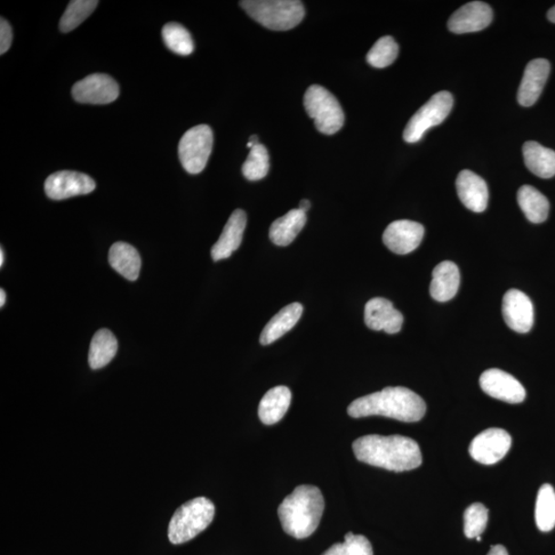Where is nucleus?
<instances>
[{"label":"nucleus","instance_id":"nucleus-23","mask_svg":"<svg viewBox=\"0 0 555 555\" xmlns=\"http://www.w3.org/2000/svg\"><path fill=\"white\" fill-rule=\"evenodd\" d=\"M307 222V215L300 209H293L273 221L270 229V239L277 246L292 244Z\"/></svg>","mask_w":555,"mask_h":555},{"label":"nucleus","instance_id":"nucleus-4","mask_svg":"<svg viewBox=\"0 0 555 555\" xmlns=\"http://www.w3.org/2000/svg\"><path fill=\"white\" fill-rule=\"evenodd\" d=\"M214 516L215 506L209 498H192L175 511L169 524V540L175 545L190 541L211 524Z\"/></svg>","mask_w":555,"mask_h":555},{"label":"nucleus","instance_id":"nucleus-7","mask_svg":"<svg viewBox=\"0 0 555 555\" xmlns=\"http://www.w3.org/2000/svg\"><path fill=\"white\" fill-rule=\"evenodd\" d=\"M454 99L447 91L432 96V98L409 119L404 132L407 143L419 142L429 128L440 125L452 111Z\"/></svg>","mask_w":555,"mask_h":555},{"label":"nucleus","instance_id":"nucleus-20","mask_svg":"<svg viewBox=\"0 0 555 555\" xmlns=\"http://www.w3.org/2000/svg\"><path fill=\"white\" fill-rule=\"evenodd\" d=\"M460 271L452 262H440L432 272L430 294L439 303L448 302L456 296L460 287Z\"/></svg>","mask_w":555,"mask_h":555},{"label":"nucleus","instance_id":"nucleus-8","mask_svg":"<svg viewBox=\"0 0 555 555\" xmlns=\"http://www.w3.org/2000/svg\"><path fill=\"white\" fill-rule=\"evenodd\" d=\"M212 147L213 133L211 127L199 125L185 132L179 147L184 170L190 174L202 172L211 158Z\"/></svg>","mask_w":555,"mask_h":555},{"label":"nucleus","instance_id":"nucleus-9","mask_svg":"<svg viewBox=\"0 0 555 555\" xmlns=\"http://www.w3.org/2000/svg\"><path fill=\"white\" fill-rule=\"evenodd\" d=\"M119 87L108 75L95 74L79 80L72 87V98L78 103L103 106L118 99Z\"/></svg>","mask_w":555,"mask_h":555},{"label":"nucleus","instance_id":"nucleus-36","mask_svg":"<svg viewBox=\"0 0 555 555\" xmlns=\"http://www.w3.org/2000/svg\"><path fill=\"white\" fill-rule=\"evenodd\" d=\"M488 555H509V551L502 545H495L490 547V550Z\"/></svg>","mask_w":555,"mask_h":555},{"label":"nucleus","instance_id":"nucleus-2","mask_svg":"<svg viewBox=\"0 0 555 555\" xmlns=\"http://www.w3.org/2000/svg\"><path fill=\"white\" fill-rule=\"evenodd\" d=\"M425 401L405 387H388L354 400L348 407L352 417L382 416L406 423L419 422L426 414Z\"/></svg>","mask_w":555,"mask_h":555},{"label":"nucleus","instance_id":"nucleus-14","mask_svg":"<svg viewBox=\"0 0 555 555\" xmlns=\"http://www.w3.org/2000/svg\"><path fill=\"white\" fill-rule=\"evenodd\" d=\"M425 229L419 222L396 221L388 225L383 235L384 244L394 253L405 255L416 251L424 238Z\"/></svg>","mask_w":555,"mask_h":555},{"label":"nucleus","instance_id":"nucleus-34","mask_svg":"<svg viewBox=\"0 0 555 555\" xmlns=\"http://www.w3.org/2000/svg\"><path fill=\"white\" fill-rule=\"evenodd\" d=\"M488 510L484 504L474 503L464 513V533L469 539L478 538L485 532Z\"/></svg>","mask_w":555,"mask_h":555},{"label":"nucleus","instance_id":"nucleus-27","mask_svg":"<svg viewBox=\"0 0 555 555\" xmlns=\"http://www.w3.org/2000/svg\"><path fill=\"white\" fill-rule=\"evenodd\" d=\"M118 341L108 329H100L93 336L90 351H88V365L92 369L107 366L115 358L118 352Z\"/></svg>","mask_w":555,"mask_h":555},{"label":"nucleus","instance_id":"nucleus-22","mask_svg":"<svg viewBox=\"0 0 555 555\" xmlns=\"http://www.w3.org/2000/svg\"><path fill=\"white\" fill-rule=\"evenodd\" d=\"M303 305L300 303L288 304L273 316L265 325L261 334V344L268 345L276 342L296 325L303 315Z\"/></svg>","mask_w":555,"mask_h":555},{"label":"nucleus","instance_id":"nucleus-39","mask_svg":"<svg viewBox=\"0 0 555 555\" xmlns=\"http://www.w3.org/2000/svg\"><path fill=\"white\" fill-rule=\"evenodd\" d=\"M547 18L555 24V5L547 13Z\"/></svg>","mask_w":555,"mask_h":555},{"label":"nucleus","instance_id":"nucleus-3","mask_svg":"<svg viewBox=\"0 0 555 555\" xmlns=\"http://www.w3.org/2000/svg\"><path fill=\"white\" fill-rule=\"evenodd\" d=\"M325 509L324 495L317 487H297L279 506L283 529L296 539L310 537L317 529Z\"/></svg>","mask_w":555,"mask_h":555},{"label":"nucleus","instance_id":"nucleus-19","mask_svg":"<svg viewBox=\"0 0 555 555\" xmlns=\"http://www.w3.org/2000/svg\"><path fill=\"white\" fill-rule=\"evenodd\" d=\"M247 224V216L243 211L237 209L230 217L219 241L212 247L211 256L214 262L229 259L242 243Z\"/></svg>","mask_w":555,"mask_h":555},{"label":"nucleus","instance_id":"nucleus-38","mask_svg":"<svg viewBox=\"0 0 555 555\" xmlns=\"http://www.w3.org/2000/svg\"><path fill=\"white\" fill-rule=\"evenodd\" d=\"M311 208V203L309 200H302L301 203H300V211H303L304 213L307 212L309 211V209Z\"/></svg>","mask_w":555,"mask_h":555},{"label":"nucleus","instance_id":"nucleus-32","mask_svg":"<svg viewBox=\"0 0 555 555\" xmlns=\"http://www.w3.org/2000/svg\"><path fill=\"white\" fill-rule=\"evenodd\" d=\"M270 158L267 149L262 144H257L249 152L242 167L243 175L248 180L256 181L264 179L269 173Z\"/></svg>","mask_w":555,"mask_h":555},{"label":"nucleus","instance_id":"nucleus-42","mask_svg":"<svg viewBox=\"0 0 555 555\" xmlns=\"http://www.w3.org/2000/svg\"><path fill=\"white\" fill-rule=\"evenodd\" d=\"M477 539H478V541H480V540H481V537H480V536H479V537H478Z\"/></svg>","mask_w":555,"mask_h":555},{"label":"nucleus","instance_id":"nucleus-37","mask_svg":"<svg viewBox=\"0 0 555 555\" xmlns=\"http://www.w3.org/2000/svg\"><path fill=\"white\" fill-rule=\"evenodd\" d=\"M257 144H260L259 136L252 135V136H251V139H249V141L247 143V148L252 149V148L257 146Z\"/></svg>","mask_w":555,"mask_h":555},{"label":"nucleus","instance_id":"nucleus-1","mask_svg":"<svg viewBox=\"0 0 555 555\" xmlns=\"http://www.w3.org/2000/svg\"><path fill=\"white\" fill-rule=\"evenodd\" d=\"M352 447L358 461L389 471L414 470L423 462L419 445L406 437L372 434L354 441Z\"/></svg>","mask_w":555,"mask_h":555},{"label":"nucleus","instance_id":"nucleus-30","mask_svg":"<svg viewBox=\"0 0 555 555\" xmlns=\"http://www.w3.org/2000/svg\"><path fill=\"white\" fill-rule=\"evenodd\" d=\"M98 5V0H72L60 20L61 32L67 34V32L75 30L87 17H90Z\"/></svg>","mask_w":555,"mask_h":555},{"label":"nucleus","instance_id":"nucleus-31","mask_svg":"<svg viewBox=\"0 0 555 555\" xmlns=\"http://www.w3.org/2000/svg\"><path fill=\"white\" fill-rule=\"evenodd\" d=\"M399 46L391 36H383L374 45L366 56L369 66L375 68H385L396 60Z\"/></svg>","mask_w":555,"mask_h":555},{"label":"nucleus","instance_id":"nucleus-15","mask_svg":"<svg viewBox=\"0 0 555 555\" xmlns=\"http://www.w3.org/2000/svg\"><path fill=\"white\" fill-rule=\"evenodd\" d=\"M493 20L490 6L482 2L466 4L449 18L447 26L453 34H471L486 29Z\"/></svg>","mask_w":555,"mask_h":555},{"label":"nucleus","instance_id":"nucleus-10","mask_svg":"<svg viewBox=\"0 0 555 555\" xmlns=\"http://www.w3.org/2000/svg\"><path fill=\"white\" fill-rule=\"evenodd\" d=\"M511 437L509 432L498 428H490L478 434L469 447V454L477 462L493 465L501 461L511 447Z\"/></svg>","mask_w":555,"mask_h":555},{"label":"nucleus","instance_id":"nucleus-11","mask_svg":"<svg viewBox=\"0 0 555 555\" xmlns=\"http://www.w3.org/2000/svg\"><path fill=\"white\" fill-rule=\"evenodd\" d=\"M96 183L90 176L76 171H59L47 177L45 191L55 200L90 194Z\"/></svg>","mask_w":555,"mask_h":555},{"label":"nucleus","instance_id":"nucleus-29","mask_svg":"<svg viewBox=\"0 0 555 555\" xmlns=\"http://www.w3.org/2000/svg\"><path fill=\"white\" fill-rule=\"evenodd\" d=\"M162 36L168 49L177 55L189 56L195 50L194 40L189 30L179 23L166 24Z\"/></svg>","mask_w":555,"mask_h":555},{"label":"nucleus","instance_id":"nucleus-5","mask_svg":"<svg viewBox=\"0 0 555 555\" xmlns=\"http://www.w3.org/2000/svg\"><path fill=\"white\" fill-rule=\"evenodd\" d=\"M240 5L256 22L275 31L296 27L305 13L303 3L296 0H245Z\"/></svg>","mask_w":555,"mask_h":555},{"label":"nucleus","instance_id":"nucleus-12","mask_svg":"<svg viewBox=\"0 0 555 555\" xmlns=\"http://www.w3.org/2000/svg\"><path fill=\"white\" fill-rule=\"evenodd\" d=\"M479 384L482 391L490 397L516 405L524 401L526 389L513 375L501 369H488L480 375Z\"/></svg>","mask_w":555,"mask_h":555},{"label":"nucleus","instance_id":"nucleus-6","mask_svg":"<svg viewBox=\"0 0 555 555\" xmlns=\"http://www.w3.org/2000/svg\"><path fill=\"white\" fill-rule=\"evenodd\" d=\"M303 106L322 134L333 135L343 128L344 115L341 104L325 87L311 86L304 94Z\"/></svg>","mask_w":555,"mask_h":555},{"label":"nucleus","instance_id":"nucleus-41","mask_svg":"<svg viewBox=\"0 0 555 555\" xmlns=\"http://www.w3.org/2000/svg\"><path fill=\"white\" fill-rule=\"evenodd\" d=\"M5 252L4 249L2 248V251H0V267H3L4 262H5Z\"/></svg>","mask_w":555,"mask_h":555},{"label":"nucleus","instance_id":"nucleus-18","mask_svg":"<svg viewBox=\"0 0 555 555\" xmlns=\"http://www.w3.org/2000/svg\"><path fill=\"white\" fill-rule=\"evenodd\" d=\"M457 196L466 208L473 212H484L488 202L487 182L470 170H463L457 179Z\"/></svg>","mask_w":555,"mask_h":555},{"label":"nucleus","instance_id":"nucleus-33","mask_svg":"<svg viewBox=\"0 0 555 555\" xmlns=\"http://www.w3.org/2000/svg\"><path fill=\"white\" fill-rule=\"evenodd\" d=\"M322 555H374V550L366 537L348 533L344 543L333 545Z\"/></svg>","mask_w":555,"mask_h":555},{"label":"nucleus","instance_id":"nucleus-25","mask_svg":"<svg viewBox=\"0 0 555 555\" xmlns=\"http://www.w3.org/2000/svg\"><path fill=\"white\" fill-rule=\"evenodd\" d=\"M525 164L529 170L541 179H551L555 175V151L544 148L540 143L528 141L522 148Z\"/></svg>","mask_w":555,"mask_h":555},{"label":"nucleus","instance_id":"nucleus-26","mask_svg":"<svg viewBox=\"0 0 555 555\" xmlns=\"http://www.w3.org/2000/svg\"><path fill=\"white\" fill-rule=\"evenodd\" d=\"M518 202L527 219L533 223H542L550 214L547 198L530 185H524L518 192Z\"/></svg>","mask_w":555,"mask_h":555},{"label":"nucleus","instance_id":"nucleus-35","mask_svg":"<svg viewBox=\"0 0 555 555\" xmlns=\"http://www.w3.org/2000/svg\"><path fill=\"white\" fill-rule=\"evenodd\" d=\"M13 42V30L10 23L2 18L0 21V54L9 51Z\"/></svg>","mask_w":555,"mask_h":555},{"label":"nucleus","instance_id":"nucleus-13","mask_svg":"<svg viewBox=\"0 0 555 555\" xmlns=\"http://www.w3.org/2000/svg\"><path fill=\"white\" fill-rule=\"evenodd\" d=\"M502 313L507 326L514 332L528 334L534 325L533 303L518 289H510L505 293Z\"/></svg>","mask_w":555,"mask_h":555},{"label":"nucleus","instance_id":"nucleus-40","mask_svg":"<svg viewBox=\"0 0 555 555\" xmlns=\"http://www.w3.org/2000/svg\"><path fill=\"white\" fill-rule=\"evenodd\" d=\"M5 303V293L4 291V289H2V291H0V307H4Z\"/></svg>","mask_w":555,"mask_h":555},{"label":"nucleus","instance_id":"nucleus-24","mask_svg":"<svg viewBox=\"0 0 555 555\" xmlns=\"http://www.w3.org/2000/svg\"><path fill=\"white\" fill-rule=\"evenodd\" d=\"M108 261L111 268L128 280L139 279L141 269V257L139 252L124 242H117L111 246Z\"/></svg>","mask_w":555,"mask_h":555},{"label":"nucleus","instance_id":"nucleus-21","mask_svg":"<svg viewBox=\"0 0 555 555\" xmlns=\"http://www.w3.org/2000/svg\"><path fill=\"white\" fill-rule=\"evenodd\" d=\"M292 391L278 385L265 393L259 406V416L264 425H273L283 419L292 404Z\"/></svg>","mask_w":555,"mask_h":555},{"label":"nucleus","instance_id":"nucleus-16","mask_svg":"<svg viewBox=\"0 0 555 555\" xmlns=\"http://www.w3.org/2000/svg\"><path fill=\"white\" fill-rule=\"evenodd\" d=\"M365 321L369 329L396 334L404 325V316L393 303L383 297H375L365 304Z\"/></svg>","mask_w":555,"mask_h":555},{"label":"nucleus","instance_id":"nucleus-28","mask_svg":"<svg viewBox=\"0 0 555 555\" xmlns=\"http://www.w3.org/2000/svg\"><path fill=\"white\" fill-rule=\"evenodd\" d=\"M535 519L541 532H550L555 527V490L551 485L545 484L539 489Z\"/></svg>","mask_w":555,"mask_h":555},{"label":"nucleus","instance_id":"nucleus-17","mask_svg":"<svg viewBox=\"0 0 555 555\" xmlns=\"http://www.w3.org/2000/svg\"><path fill=\"white\" fill-rule=\"evenodd\" d=\"M550 74V63L546 59H535L528 64L518 93L521 107L534 106L540 98Z\"/></svg>","mask_w":555,"mask_h":555}]
</instances>
